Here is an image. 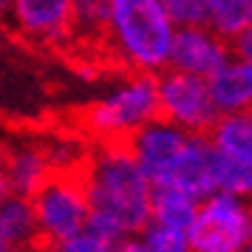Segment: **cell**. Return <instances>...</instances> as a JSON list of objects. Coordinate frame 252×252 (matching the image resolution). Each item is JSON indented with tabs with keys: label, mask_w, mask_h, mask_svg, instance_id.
<instances>
[{
	"label": "cell",
	"mask_w": 252,
	"mask_h": 252,
	"mask_svg": "<svg viewBox=\"0 0 252 252\" xmlns=\"http://www.w3.org/2000/svg\"><path fill=\"white\" fill-rule=\"evenodd\" d=\"M114 252H148V247H145V241H142V235H127V238H122L119 244L114 247Z\"/></svg>",
	"instance_id": "cell-21"
},
{
	"label": "cell",
	"mask_w": 252,
	"mask_h": 252,
	"mask_svg": "<svg viewBox=\"0 0 252 252\" xmlns=\"http://www.w3.org/2000/svg\"><path fill=\"white\" fill-rule=\"evenodd\" d=\"M176 26H207V0H161Z\"/></svg>",
	"instance_id": "cell-19"
},
{
	"label": "cell",
	"mask_w": 252,
	"mask_h": 252,
	"mask_svg": "<svg viewBox=\"0 0 252 252\" xmlns=\"http://www.w3.org/2000/svg\"><path fill=\"white\" fill-rule=\"evenodd\" d=\"M114 247L116 244L105 241L102 235H96V232H91V229L85 227L82 232L71 235L68 241H63L60 252H114Z\"/></svg>",
	"instance_id": "cell-20"
},
{
	"label": "cell",
	"mask_w": 252,
	"mask_h": 252,
	"mask_svg": "<svg viewBox=\"0 0 252 252\" xmlns=\"http://www.w3.org/2000/svg\"><path fill=\"white\" fill-rule=\"evenodd\" d=\"M54 173L51 150L37 148V145H17L6 142L3 153V195H32L43 187L48 176Z\"/></svg>",
	"instance_id": "cell-11"
},
{
	"label": "cell",
	"mask_w": 252,
	"mask_h": 252,
	"mask_svg": "<svg viewBox=\"0 0 252 252\" xmlns=\"http://www.w3.org/2000/svg\"><path fill=\"white\" fill-rule=\"evenodd\" d=\"M29 252H60V244L54 238H48L46 232H43V235L34 241V247H32Z\"/></svg>",
	"instance_id": "cell-23"
},
{
	"label": "cell",
	"mask_w": 252,
	"mask_h": 252,
	"mask_svg": "<svg viewBox=\"0 0 252 252\" xmlns=\"http://www.w3.org/2000/svg\"><path fill=\"white\" fill-rule=\"evenodd\" d=\"M17 29L37 43H63L71 32L74 0H9Z\"/></svg>",
	"instance_id": "cell-10"
},
{
	"label": "cell",
	"mask_w": 252,
	"mask_h": 252,
	"mask_svg": "<svg viewBox=\"0 0 252 252\" xmlns=\"http://www.w3.org/2000/svg\"><path fill=\"white\" fill-rule=\"evenodd\" d=\"M111 3H114V37L122 57L148 74L167 65L176 23L161 6V0H111Z\"/></svg>",
	"instance_id": "cell-2"
},
{
	"label": "cell",
	"mask_w": 252,
	"mask_h": 252,
	"mask_svg": "<svg viewBox=\"0 0 252 252\" xmlns=\"http://www.w3.org/2000/svg\"><path fill=\"white\" fill-rule=\"evenodd\" d=\"M148 252H190V229L182 227H170V224H159V221H150L148 227L139 232Z\"/></svg>",
	"instance_id": "cell-17"
},
{
	"label": "cell",
	"mask_w": 252,
	"mask_h": 252,
	"mask_svg": "<svg viewBox=\"0 0 252 252\" xmlns=\"http://www.w3.org/2000/svg\"><path fill=\"white\" fill-rule=\"evenodd\" d=\"M210 94L221 114H238L252 108V63L250 60H229L216 74L207 77Z\"/></svg>",
	"instance_id": "cell-13"
},
{
	"label": "cell",
	"mask_w": 252,
	"mask_h": 252,
	"mask_svg": "<svg viewBox=\"0 0 252 252\" xmlns=\"http://www.w3.org/2000/svg\"><path fill=\"white\" fill-rule=\"evenodd\" d=\"M244 252H252V241H250V244H247V250H244Z\"/></svg>",
	"instance_id": "cell-24"
},
{
	"label": "cell",
	"mask_w": 252,
	"mask_h": 252,
	"mask_svg": "<svg viewBox=\"0 0 252 252\" xmlns=\"http://www.w3.org/2000/svg\"><path fill=\"white\" fill-rule=\"evenodd\" d=\"M150 210L153 221L170 227L190 229L198 218V198L182 190L179 184H150Z\"/></svg>",
	"instance_id": "cell-14"
},
{
	"label": "cell",
	"mask_w": 252,
	"mask_h": 252,
	"mask_svg": "<svg viewBox=\"0 0 252 252\" xmlns=\"http://www.w3.org/2000/svg\"><path fill=\"white\" fill-rule=\"evenodd\" d=\"M218 153L221 150L207 133H190L167 184H179L195 198H210L218 193Z\"/></svg>",
	"instance_id": "cell-9"
},
{
	"label": "cell",
	"mask_w": 252,
	"mask_h": 252,
	"mask_svg": "<svg viewBox=\"0 0 252 252\" xmlns=\"http://www.w3.org/2000/svg\"><path fill=\"white\" fill-rule=\"evenodd\" d=\"M85 161L88 159H82L74 167H57L32 195L40 227L57 244L88 227L91 204H88V184H85Z\"/></svg>",
	"instance_id": "cell-4"
},
{
	"label": "cell",
	"mask_w": 252,
	"mask_h": 252,
	"mask_svg": "<svg viewBox=\"0 0 252 252\" xmlns=\"http://www.w3.org/2000/svg\"><path fill=\"white\" fill-rule=\"evenodd\" d=\"M235 54L252 63V29H250V32H244V34L235 40Z\"/></svg>",
	"instance_id": "cell-22"
},
{
	"label": "cell",
	"mask_w": 252,
	"mask_h": 252,
	"mask_svg": "<svg viewBox=\"0 0 252 252\" xmlns=\"http://www.w3.org/2000/svg\"><path fill=\"white\" fill-rule=\"evenodd\" d=\"M82 125L102 142H127L139 127L153 119H161L159 80L148 74L136 77L133 82L122 85L119 91L105 96L80 114Z\"/></svg>",
	"instance_id": "cell-3"
},
{
	"label": "cell",
	"mask_w": 252,
	"mask_h": 252,
	"mask_svg": "<svg viewBox=\"0 0 252 252\" xmlns=\"http://www.w3.org/2000/svg\"><path fill=\"white\" fill-rule=\"evenodd\" d=\"M207 26L224 40H238L252 29V0H207Z\"/></svg>",
	"instance_id": "cell-16"
},
{
	"label": "cell",
	"mask_w": 252,
	"mask_h": 252,
	"mask_svg": "<svg viewBox=\"0 0 252 252\" xmlns=\"http://www.w3.org/2000/svg\"><path fill=\"white\" fill-rule=\"evenodd\" d=\"M252 241V204L247 207L238 195L218 190L198 210L190 227L193 252H238Z\"/></svg>",
	"instance_id": "cell-5"
},
{
	"label": "cell",
	"mask_w": 252,
	"mask_h": 252,
	"mask_svg": "<svg viewBox=\"0 0 252 252\" xmlns=\"http://www.w3.org/2000/svg\"><path fill=\"white\" fill-rule=\"evenodd\" d=\"M85 184L91 204L88 229L105 241L119 244L153 221L150 179L133 153V139L102 142V150L85 161Z\"/></svg>",
	"instance_id": "cell-1"
},
{
	"label": "cell",
	"mask_w": 252,
	"mask_h": 252,
	"mask_svg": "<svg viewBox=\"0 0 252 252\" xmlns=\"http://www.w3.org/2000/svg\"><path fill=\"white\" fill-rule=\"evenodd\" d=\"M193 133V130H190ZM190 133L167 119H153L133 133V153L150 184H167Z\"/></svg>",
	"instance_id": "cell-7"
},
{
	"label": "cell",
	"mask_w": 252,
	"mask_h": 252,
	"mask_svg": "<svg viewBox=\"0 0 252 252\" xmlns=\"http://www.w3.org/2000/svg\"><path fill=\"white\" fill-rule=\"evenodd\" d=\"M218 190L232 193V195H250L252 193V164L221 150L218 153Z\"/></svg>",
	"instance_id": "cell-18"
},
{
	"label": "cell",
	"mask_w": 252,
	"mask_h": 252,
	"mask_svg": "<svg viewBox=\"0 0 252 252\" xmlns=\"http://www.w3.org/2000/svg\"><path fill=\"white\" fill-rule=\"evenodd\" d=\"M210 139L216 142L218 150L252 164V108L238 114H224L210 130Z\"/></svg>",
	"instance_id": "cell-15"
},
{
	"label": "cell",
	"mask_w": 252,
	"mask_h": 252,
	"mask_svg": "<svg viewBox=\"0 0 252 252\" xmlns=\"http://www.w3.org/2000/svg\"><path fill=\"white\" fill-rule=\"evenodd\" d=\"M227 63H229V46L221 34L207 32L204 26H179L170 51L173 68L190 71V74H198V77H210Z\"/></svg>",
	"instance_id": "cell-8"
},
{
	"label": "cell",
	"mask_w": 252,
	"mask_h": 252,
	"mask_svg": "<svg viewBox=\"0 0 252 252\" xmlns=\"http://www.w3.org/2000/svg\"><path fill=\"white\" fill-rule=\"evenodd\" d=\"M40 218H37L34 201L26 195H3L0 207V241L9 252H29L40 238Z\"/></svg>",
	"instance_id": "cell-12"
},
{
	"label": "cell",
	"mask_w": 252,
	"mask_h": 252,
	"mask_svg": "<svg viewBox=\"0 0 252 252\" xmlns=\"http://www.w3.org/2000/svg\"><path fill=\"white\" fill-rule=\"evenodd\" d=\"M159 99H161V119L173 125L193 130V133H207L218 125L221 108L216 105L210 94L207 77L190 74V71L173 68L159 80Z\"/></svg>",
	"instance_id": "cell-6"
}]
</instances>
